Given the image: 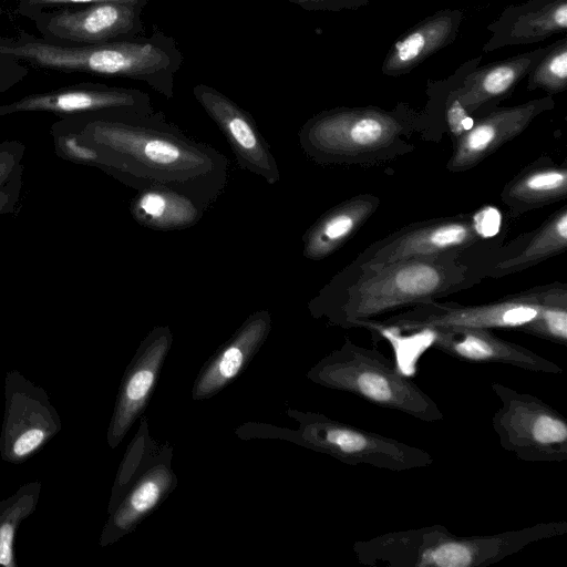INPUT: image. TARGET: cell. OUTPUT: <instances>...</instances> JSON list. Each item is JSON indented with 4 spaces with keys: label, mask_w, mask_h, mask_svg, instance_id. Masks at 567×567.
<instances>
[{
    "label": "cell",
    "mask_w": 567,
    "mask_h": 567,
    "mask_svg": "<svg viewBox=\"0 0 567 567\" xmlns=\"http://www.w3.org/2000/svg\"><path fill=\"white\" fill-rule=\"evenodd\" d=\"M45 111L62 114L112 112L117 115H147L148 99L123 89H78L24 96L0 105V117L18 112Z\"/></svg>",
    "instance_id": "obj_18"
},
{
    "label": "cell",
    "mask_w": 567,
    "mask_h": 567,
    "mask_svg": "<svg viewBox=\"0 0 567 567\" xmlns=\"http://www.w3.org/2000/svg\"><path fill=\"white\" fill-rule=\"evenodd\" d=\"M207 209L194 197L164 186L138 190L130 204V213L136 223L159 231L190 228Z\"/></svg>",
    "instance_id": "obj_24"
},
{
    "label": "cell",
    "mask_w": 567,
    "mask_h": 567,
    "mask_svg": "<svg viewBox=\"0 0 567 567\" xmlns=\"http://www.w3.org/2000/svg\"><path fill=\"white\" fill-rule=\"evenodd\" d=\"M567 30V0H527L503 9L487 25L489 39L483 53L519 44H533Z\"/></svg>",
    "instance_id": "obj_19"
},
{
    "label": "cell",
    "mask_w": 567,
    "mask_h": 567,
    "mask_svg": "<svg viewBox=\"0 0 567 567\" xmlns=\"http://www.w3.org/2000/svg\"><path fill=\"white\" fill-rule=\"evenodd\" d=\"M271 326L268 310L251 313L204 364L194 382L192 398L209 399L235 380L261 348Z\"/></svg>",
    "instance_id": "obj_17"
},
{
    "label": "cell",
    "mask_w": 567,
    "mask_h": 567,
    "mask_svg": "<svg viewBox=\"0 0 567 567\" xmlns=\"http://www.w3.org/2000/svg\"><path fill=\"white\" fill-rule=\"evenodd\" d=\"M484 238L474 215L431 219L405 226L372 244L351 266L362 269L402 260L460 255Z\"/></svg>",
    "instance_id": "obj_11"
},
{
    "label": "cell",
    "mask_w": 567,
    "mask_h": 567,
    "mask_svg": "<svg viewBox=\"0 0 567 567\" xmlns=\"http://www.w3.org/2000/svg\"><path fill=\"white\" fill-rule=\"evenodd\" d=\"M2 456L18 463L35 453L60 429V421L41 389L19 374L7 380Z\"/></svg>",
    "instance_id": "obj_12"
},
{
    "label": "cell",
    "mask_w": 567,
    "mask_h": 567,
    "mask_svg": "<svg viewBox=\"0 0 567 567\" xmlns=\"http://www.w3.org/2000/svg\"><path fill=\"white\" fill-rule=\"evenodd\" d=\"M172 464V446L154 440L146 417H142L118 468L102 545L132 533L175 489L177 477Z\"/></svg>",
    "instance_id": "obj_7"
},
{
    "label": "cell",
    "mask_w": 567,
    "mask_h": 567,
    "mask_svg": "<svg viewBox=\"0 0 567 567\" xmlns=\"http://www.w3.org/2000/svg\"><path fill=\"white\" fill-rule=\"evenodd\" d=\"M551 44L477 66L457 87L458 100L471 115H482L511 96Z\"/></svg>",
    "instance_id": "obj_20"
},
{
    "label": "cell",
    "mask_w": 567,
    "mask_h": 567,
    "mask_svg": "<svg viewBox=\"0 0 567 567\" xmlns=\"http://www.w3.org/2000/svg\"><path fill=\"white\" fill-rule=\"evenodd\" d=\"M25 145L19 141L0 143V217L17 208L24 171Z\"/></svg>",
    "instance_id": "obj_28"
},
{
    "label": "cell",
    "mask_w": 567,
    "mask_h": 567,
    "mask_svg": "<svg viewBox=\"0 0 567 567\" xmlns=\"http://www.w3.org/2000/svg\"><path fill=\"white\" fill-rule=\"evenodd\" d=\"M134 20V4L97 2L80 11L53 16L48 22V30L65 40L96 43L128 32Z\"/></svg>",
    "instance_id": "obj_23"
},
{
    "label": "cell",
    "mask_w": 567,
    "mask_h": 567,
    "mask_svg": "<svg viewBox=\"0 0 567 567\" xmlns=\"http://www.w3.org/2000/svg\"><path fill=\"white\" fill-rule=\"evenodd\" d=\"M39 484L20 488L17 494L0 503V566H14L13 543L20 523L34 508Z\"/></svg>",
    "instance_id": "obj_27"
},
{
    "label": "cell",
    "mask_w": 567,
    "mask_h": 567,
    "mask_svg": "<svg viewBox=\"0 0 567 567\" xmlns=\"http://www.w3.org/2000/svg\"><path fill=\"white\" fill-rule=\"evenodd\" d=\"M529 334L561 346L567 344V287L551 285L546 287L545 299L538 319Z\"/></svg>",
    "instance_id": "obj_29"
},
{
    "label": "cell",
    "mask_w": 567,
    "mask_h": 567,
    "mask_svg": "<svg viewBox=\"0 0 567 567\" xmlns=\"http://www.w3.org/2000/svg\"><path fill=\"white\" fill-rule=\"evenodd\" d=\"M41 3L121 2L135 4L137 0H33Z\"/></svg>",
    "instance_id": "obj_33"
},
{
    "label": "cell",
    "mask_w": 567,
    "mask_h": 567,
    "mask_svg": "<svg viewBox=\"0 0 567 567\" xmlns=\"http://www.w3.org/2000/svg\"><path fill=\"white\" fill-rule=\"evenodd\" d=\"M193 93L224 134L238 166L269 185L277 184L280 181L277 161L250 114L214 87L199 84Z\"/></svg>",
    "instance_id": "obj_13"
},
{
    "label": "cell",
    "mask_w": 567,
    "mask_h": 567,
    "mask_svg": "<svg viewBox=\"0 0 567 567\" xmlns=\"http://www.w3.org/2000/svg\"><path fill=\"white\" fill-rule=\"evenodd\" d=\"M462 82L456 83L449 91L443 109V118L454 140L467 132L474 124V118L458 100L457 87Z\"/></svg>",
    "instance_id": "obj_31"
},
{
    "label": "cell",
    "mask_w": 567,
    "mask_h": 567,
    "mask_svg": "<svg viewBox=\"0 0 567 567\" xmlns=\"http://www.w3.org/2000/svg\"><path fill=\"white\" fill-rule=\"evenodd\" d=\"M546 287L506 296L497 301L461 306L456 303H422L383 320H369L357 328L377 327L419 331L435 328L511 329L529 334L538 319Z\"/></svg>",
    "instance_id": "obj_9"
},
{
    "label": "cell",
    "mask_w": 567,
    "mask_h": 567,
    "mask_svg": "<svg viewBox=\"0 0 567 567\" xmlns=\"http://www.w3.org/2000/svg\"><path fill=\"white\" fill-rule=\"evenodd\" d=\"M527 90H544L557 94L567 89V35L551 43L550 49L540 58L527 74Z\"/></svg>",
    "instance_id": "obj_30"
},
{
    "label": "cell",
    "mask_w": 567,
    "mask_h": 567,
    "mask_svg": "<svg viewBox=\"0 0 567 567\" xmlns=\"http://www.w3.org/2000/svg\"><path fill=\"white\" fill-rule=\"evenodd\" d=\"M566 196L567 168L554 163L529 166L502 192V200L516 215L565 199Z\"/></svg>",
    "instance_id": "obj_25"
},
{
    "label": "cell",
    "mask_w": 567,
    "mask_h": 567,
    "mask_svg": "<svg viewBox=\"0 0 567 567\" xmlns=\"http://www.w3.org/2000/svg\"><path fill=\"white\" fill-rule=\"evenodd\" d=\"M566 533V522L537 523L516 530L471 536L433 525L358 540L353 553L367 566L487 567L532 543Z\"/></svg>",
    "instance_id": "obj_3"
},
{
    "label": "cell",
    "mask_w": 567,
    "mask_h": 567,
    "mask_svg": "<svg viewBox=\"0 0 567 567\" xmlns=\"http://www.w3.org/2000/svg\"><path fill=\"white\" fill-rule=\"evenodd\" d=\"M308 10L342 11L358 10L372 0H290Z\"/></svg>",
    "instance_id": "obj_32"
},
{
    "label": "cell",
    "mask_w": 567,
    "mask_h": 567,
    "mask_svg": "<svg viewBox=\"0 0 567 567\" xmlns=\"http://www.w3.org/2000/svg\"><path fill=\"white\" fill-rule=\"evenodd\" d=\"M307 378L318 385L350 393L372 405L422 422L444 419L436 402L406 378L391 359L348 338L340 348L319 360L307 372Z\"/></svg>",
    "instance_id": "obj_6"
},
{
    "label": "cell",
    "mask_w": 567,
    "mask_h": 567,
    "mask_svg": "<svg viewBox=\"0 0 567 567\" xmlns=\"http://www.w3.org/2000/svg\"><path fill=\"white\" fill-rule=\"evenodd\" d=\"M551 95L534 99L515 106L495 107L474 121L473 126L454 140L447 162L453 173L467 171L522 134L535 117L554 109Z\"/></svg>",
    "instance_id": "obj_15"
},
{
    "label": "cell",
    "mask_w": 567,
    "mask_h": 567,
    "mask_svg": "<svg viewBox=\"0 0 567 567\" xmlns=\"http://www.w3.org/2000/svg\"><path fill=\"white\" fill-rule=\"evenodd\" d=\"M53 137L61 156L99 167L137 192L169 187L209 207L228 184L223 153L150 114L93 117L55 128Z\"/></svg>",
    "instance_id": "obj_1"
},
{
    "label": "cell",
    "mask_w": 567,
    "mask_h": 567,
    "mask_svg": "<svg viewBox=\"0 0 567 567\" xmlns=\"http://www.w3.org/2000/svg\"><path fill=\"white\" fill-rule=\"evenodd\" d=\"M491 386L501 401L492 426L503 450L525 462L567 461V422L563 414L527 392L499 382Z\"/></svg>",
    "instance_id": "obj_8"
},
{
    "label": "cell",
    "mask_w": 567,
    "mask_h": 567,
    "mask_svg": "<svg viewBox=\"0 0 567 567\" xmlns=\"http://www.w3.org/2000/svg\"><path fill=\"white\" fill-rule=\"evenodd\" d=\"M0 53L30 60L39 65L63 70L121 75L146 80L165 70L171 60L151 43L116 42L80 48L40 42L0 47Z\"/></svg>",
    "instance_id": "obj_10"
},
{
    "label": "cell",
    "mask_w": 567,
    "mask_h": 567,
    "mask_svg": "<svg viewBox=\"0 0 567 567\" xmlns=\"http://www.w3.org/2000/svg\"><path fill=\"white\" fill-rule=\"evenodd\" d=\"M567 248V207L564 206L539 227L527 245L515 256L495 265L492 276L525 270L564 252Z\"/></svg>",
    "instance_id": "obj_26"
},
{
    "label": "cell",
    "mask_w": 567,
    "mask_h": 567,
    "mask_svg": "<svg viewBox=\"0 0 567 567\" xmlns=\"http://www.w3.org/2000/svg\"><path fill=\"white\" fill-rule=\"evenodd\" d=\"M457 257L419 258L359 269L343 292L321 291L309 302V310L332 324L357 328L399 308L433 302L468 285V268Z\"/></svg>",
    "instance_id": "obj_2"
},
{
    "label": "cell",
    "mask_w": 567,
    "mask_h": 567,
    "mask_svg": "<svg viewBox=\"0 0 567 567\" xmlns=\"http://www.w3.org/2000/svg\"><path fill=\"white\" fill-rule=\"evenodd\" d=\"M464 20L461 9H441L401 34L389 49L381 73L400 76L411 72L429 56L452 44Z\"/></svg>",
    "instance_id": "obj_21"
},
{
    "label": "cell",
    "mask_w": 567,
    "mask_h": 567,
    "mask_svg": "<svg viewBox=\"0 0 567 567\" xmlns=\"http://www.w3.org/2000/svg\"><path fill=\"white\" fill-rule=\"evenodd\" d=\"M297 429L247 423L236 430L241 439L288 440L344 464L368 465L392 472L423 468L434 463L425 450L380 433L343 423L328 415L288 410Z\"/></svg>",
    "instance_id": "obj_5"
},
{
    "label": "cell",
    "mask_w": 567,
    "mask_h": 567,
    "mask_svg": "<svg viewBox=\"0 0 567 567\" xmlns=\"http://www.w3.org/2000/svg\"><path fill=\"white\" fill-rule=\"evenodd\" d=\"M425 112L405 103L393 110L378 106L336 107L309 118L298 133L305 154L320 165L350 164L382 155L403 136L426 126Z\"/></svg>",
    "instance_id": "obj_4"
},
{
    "label": "cell",
    "mask_w": 567,
    "mask_h": 567,
    "mask_svg": "<svg viewBox=\"0 0 567 567\" xmlns=\"http://www.w3.org/2000/svg\"><path fill=\"white\" fill-rule=\"evenodd\" d=\"M429 347L452 358L477 363L506 364L535 373L559 374L556 362L520 344L507 341L487 329L435 328L422 329Z\"/></svg>",
    "instance_id": "obj_16"
},
{
    "label": "cell",
    "mask_w": 567,
    "mask_h": 567,
    "mask_svg": "<svg viewBox=\"0 0 567 567\" xmlns=\"http://www.w3.org/2000/svg\"><path fill=\"white\" fill-rule=\"evenodd\" d=\"M380 205V198L362 194L332 207L303 234L302 255L318 261L342 247L370 218Z\"/></svg>",
    "instance_id": "obj_22"
},
{
    "label": "cell",
    "mask_w": 567,
    "mask_h": 567,
    "mask_svg": "<svg viewBox=\"0 0 567 567\" xmlns=\"http://www.w3.org/2000/svg\"><path fill=\"white\" fill-rule=\"evenodd\" d=\"M173 344L168 326H157L142 340L122 379L107 442L116 447L145 410L157 377Z\"/></svg>",
    "instance_id": "obj_14"
}]
</instances>
